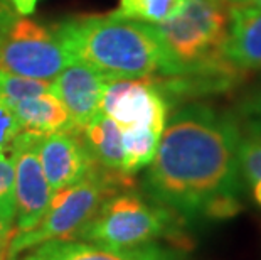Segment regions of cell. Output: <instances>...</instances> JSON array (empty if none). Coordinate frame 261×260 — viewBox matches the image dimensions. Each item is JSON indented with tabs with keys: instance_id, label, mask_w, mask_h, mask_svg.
<instances>
[{
	"instance_id": "6da1fadb",
	"label": "cell",
	"mask_w": 261,
	"mask_h": 260,
	"mask_svg": "<svg viewBox=\"0 0 261 260\" xmlns=\"http://www.w3.org/2000/svg\"><path fill=\"white\" fill-rule=\"evenodd\" d=\"M236 115L191 103L167 120L143 176V193L184 225L229 220L243 211Z\"/></svg>"
},
{
	"instance_id": "7a4b0ae2",
	"label": "cell",
	"mask_w": 261,
	"mask_h": 260,
	"mask_svg": "<svg viewBox=\"0 0 261 260\" xmlns=\"http://www.w3.org/2000/svg\"><path fill=\"white\" fill-rule=\"evenodd\" d=\"M165 49V69L157 76L169 107L192 98L232 91L246 80L226 56L229 5L218 0H187L177 15L157 24Z\"/></svg>"
},
{
	"instance_id": "3957f363",
	"label": "cell",
	"mask_w": 261,
	"mask_h": 260,
	"mask_svg": "<svg viewBox=\"0 0 261 260\" xmlns=\"http://www.w3.org/2000/svg\"><path fill=\"white\" fill-rule=\"evenodd\" d=\"M71 59L83 61L105 78H152L165 69L157 26L120 15H85L53 26Z\"/></svg>"
},
{
	"instance_id": "277c9868",
	"label": "cell",
	"mask_w": 261,
	"mask_h": 260,
	"mask_svg": "<svg viewBox=\"0 0 261 260\" xmlns=\"http://www.w3.org/2000/svg\"><path fill=\"white\" fill-rule=\"evenodd\" d=\"M113 248H130L162 239L180 243L184 221L145 193L121 190L105 200L91 220L71 237Z\"/></svg>"
},
{
	"instance_id": "5b68a950",
	"label": "cell",
	"mask_w": 261,
	"mask_h": 260,
	"mask_svg": "<svg viewBox=\"0 0 261 260\" xmlns=\"http://www.w3.org/2000/svg\"><path fill=\"white\" fill-rule=\"evenodd\" d=\"M130 174L113 173L96 166L85 179L73 186L53 191L51 201L41 221L29 231L15 233L9 247V260L44 242L71 239L80 231L110 195L133 187Z\"/></svg>"
},
{
	"instance_id": "8992f818",
	"label": "cell",
	"mask_w": 261,
	"mask_h": 260,
	"mask_svg": "<svg viewBox=\"0 0 261 260\" xmlns=\"http://www.w3.org/2000/svg\"><path fill=\"white\" fill-rule=\"evenodd\" d=\"M53 27L15 15L0 39V69L53 81L71 63Z\"/></svg>"
},
{
	"instance_id": "52a82bcc",
	"label": "cell",
	"mask_w": 261,
	"mask_h": 260,
	"mask_svg": "<svg viewBox=\"0 0 261 260\" xmlns=\"http://www.w3.org/2000/svg\"><path fill=\"white\" fill-rule=\"evenodd\" d=\"M41 134L22 130L10 147L14 162L15 225L14 235L32 230L41 221L51 201L53 190L39 159Z\"/></svg>"
},
{
	"instance_id": "ba28073f",
	"label": "cell",
	"mask_w": 261,
	"mask_h": 260,
	"mask_svg": "<svg viewBox=\"0 0 261 260\" xmlns=\"http://www.w3.org/2000/svg\"><path fill=\"white\" fill-rule=\"evenodd\" d=\"M169 103L152 78L110 80L101 98V112L120 130L152 129L159 134L167 124Z\"/></svg>"
},
{
	"instance_id": "9c48e42d",
	"label": "cell",
	"mask_w": 261,
	"mask_h": 260,
	"mask_svg": "<svg viewBox=\"0 0 261 260\" xmlns=\"http://www.w3.org/2000/svg\"><path fill=\"white\" fill-rule=\"evenodd\" d=\"M15 260H187L184 250L159 242L130 248H113L74 239L44 242L22 252Z\"/></svg>"
},
{
	"instance_id": "30bf717a",
	"label": "cell",
	"mask_w": 261,
	"mask_h": 260,
	"mask_svg": "<svg viewBox=\"0 0 261 260\" xmlns=\"http://www.w3.org/2000/svg\"><path fill=\"white\" fill-rule=\"evenodd\" d=\"M110 80L83 61H71L51 81V91L68 110L77 132L101 112V98Z\"/></svg>"
},
{
	"instance_id": "8fae6325",
	"label": "cell",
	"mask_w": 261,
	"mask_h": 260,
	"mask_svg": "<svg viewBox=\"0 0 261 260\" xmlns=\"http://www.w3.org/2000/svg\"><path fill=\"white\" fill-rule=\"evenodd\" d=\"M39 159L53 191L73 186L96 168L80 132H56L39 140Z\"/></svg>"
},
{
	"instance_id": "7c38bea8",
	"label": "cell",
	"mask_w": 261,
	"mask_h": 260,
	"mask_svg": "<svg viewBox=\"0 0 261 260\" xmlns=\"http://www.w3.org/2000/svg\"><path fill=\"white\" fill-rule=\"evenodd\" d=\"M226 56L243 71L261 69V7L256 4L229 5Z\"/></svg>"
},
{
	"instance_id": "4fadbf2b",
	"label": "cell",
	"mask_w": 261,
	"mask_h": 260,
	"mask_svg": "<svg viewBox=\"0 0 261 260\" xmlns=\"http://www.w3.org/2000/svg\"><path fill=\"white\" fill-rule=\"evenodd\" d=\"M12 110L20 129L25 132L41 135L56 132H77L68 110L51 90L12 105Z\"/></svg>"
},
{
	"instance_id": "5bb4252c",
	"label": "cell",
	"mask_w": 261,
	"mask_h": 260,
	"mask_svg": "<svg viewBox=\"0 0 261 260\" xmlns=\"http://www.w3.org/2000/svg\"><path fill=\"white\" fill-rule=\"evenodd\" d=\"M80 134L88 152L99 168L123 173V137L120 127L108 115L99 112L83 127Z\"/></svg>"
},
{
	"instance_id": "9a60e30c",
	"label": "cell",
	"mask_w": 261,
	"mask_h": 260,
	"mask_svg": "<svg viewBox=\"0 0 261 260\" xmlns=\"http://www.w3.org/2000/svg\"><path fill=\"white\" fill-rule=\"evenodd\" d=\"M159 132L152 129L123 130V173L133 176L152 162L160 140Z\"/></svg>"
},
{
	"instance_id": "2e32d148",
	"label": "cell",
	"mask_w": 261,
	"mask_h": 260,
	"mask_svg": "<svg viewBox=\"0 0 261 260\" xmlns=\"http://www.w3.org/2000/svg\"><path fill=\"white\" fill-rule=\"evenodd\" d=\"M186 2L187 0H120L118 10L113 14L157 26L179 14Z\"/></svg>"
},
{
	"instance_id": "e0dca14e",
	"label": "cell",
	"mask_w": 261,
	"mask_h": 260,
	"mask_svg": "<svg viewBox=\"0 0 261 260\" xmlns=\"http://www.w3.org/2000/svg\"><path fill=\"white\" fill-rule=\"evenodd\" d=\"M51 90V81L27 78V76L9 73L0 69V97L7 102L10 107L25 98L41 95Z\"/></svg>"
},
{
	"instance_id": "ac0fdd59",
	"label": "cell",
	"mask_w": 261,
	"mask_h": 260,
	"mask_svg": "<svg viewBox=\"0 0 261 260\" xmlns=\"http://www.w3.org/2000/svg\"><path fill=\"white\" fill-rule=\"evenodd\" d=\"M238 164L243 182L254 184L261 179V134H241L238 146Z\"/></svg>"
},
{
	"instance_id": "d6986e66",
	"label": "cell",
	"mask_w": 261,
	"mask_h": 260,
	"mask_svg": "<svg viewBox=\"0 0 261 260\" xmlns=\"http://www.w3.org/2000/svg\"><path fill=\"white\" fill-rule=\"evenodd\" d=\"M0 221L14 230L15 225L14 162L7 154H0Z\"/></svg>"
},
{
	"instance_id": "ffe728a7",
	"label": "cell",
	"mask_w": 261,
	"mask_h": 260,
	"mask_svg": "<svg viewBox=\"0 0 261 260\" xmlns=\"http://www.w3.org/2000/svg\"><path fill=\"white\" fill-rule=\"evenodd\" d=\"M238 124L244 134H261V83L241 98L236 110Z\"/></svg>"
},
{
	"instance_id": "44dd1931",
	"label": "cell",
	"mask_w": 261,
	"mask_h": 260,
	"mask_svg": "<svg viewBox=\"0 0 261 260\" xmlns=\"http://www.w3.org/2000/svg\"><path fill=\"white\" fill-rule=\"evenodd\" d=\"M22 132L12 107L0 97V154H7L15 137Z\"/></svg>"
},
{
	"instance_id": "7402d4cb",
	"label": "cell",
	"mask_w": 261,
	"mask_h": 260,
	"mask_svg": "<svg viewBox=\"0 0 261 260\" xmlns=\"http://www.w3.org/2000/svg\"><path fill=\"white\" fill-rule=\"evenodd\" d=\"M12 237L14 230L0 221V260H9V247L10 242H12Z\"/></svg>"
},
{
	"instance_id": "603a6c76",
	"label": "cell",
	"mask_w": 261,
	"mask_h": 260,
	"mask_svg": "<svg viewBox=\"0 0 261 260\" xmlns=\"http://www.w3.org/2000/svg\"><path fill=\"white\" fill-rule=\"evenodd\" d=\"M9 2L14 7L15 14L20 15V17H27V15L34 14L37 4L41 0H9Z\"/></svg>"
},
{
	"instance_id": "cb8c5ba5",
	"label": "cell",
	"mask_w": 261,
	"mask_h": 260,
	"mask_svg": "<svg viewBox=\"0 0 261 260\" xmlns=\"http://www.w3.org/2000/svg\"><path fill=\"white\" fill-rule=\"evenodd\" d=\"M251 193H253L254 201L261 206V179L254 182V184H251Z\"/></svg>"
},
{
	"instance_id": "d4e9b609",
	"label": "cell",
	"mask_w": 261,
	"mask_h": 260,
	"mask_svg": "<svg viewBox=\"0 0 261 260\" xmlns=\"http://www.w3.org/2000/svg\"><path fill=\"white\" fill-rule=\"evenodd\" d=\"M218 2H223L226 5H234V4H246L249 0H218Z\"/></svg>"
},
{
	"instance_id": "484cf974",
	"label": "cell",
	"mask_w": 261,
	"mask_h": 260,
	"mask_svg": "<svg viewBox=\"0 0 261 260\" xmlns=\"http://www.w3.org/2000/svg\"><path fill=\"white\" fill-rule=\"evenodd\" d=\"M249 2H251V4H256V5H259V7H261V0H249Z\"/></svg>"
}]
</instances>
